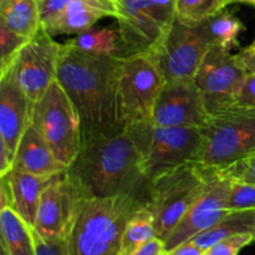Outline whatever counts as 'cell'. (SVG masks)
Segmentation results:
<instances>
[{
    "label": "cell",
    "mask_w": 255,
    "mask_h": 255,
    "mask_svg": "<svg viewBox=\"0 0 255 255\" xmlns=\"http://www.w3.org/2000/svg\"><path fill=\"white\" fill-rule=\"evenodd\" d=\"M125 56L82 51L69 41L60 55L57 81L74 104L82 139L127 128L120 102V72Z\"/></svg>",
    "instance_id": "obj_1"
},
{
    "label": "cell",
    "mask_w": 255,
    "mask_h": 255,
    "mask_svg": "<svg viewBox=\"0 0 255 255\" xmlns=\"http://www.w3.org/2000/svg\"><path fill=\"white\" fill-rule=\"evenodd\" d=\"M67 172L87 198L131 194L147 201L149 181L143 171V154L128 128L82 139Z\"/></svg>",
    "instance_id": "obj_2"
},
{
    "label": "cell",
    "mask_w": 255,
    "mask_h": 255,
    "mask_svg": "<svg viewBox=\"0 0 255 255\" xmlns=\"http://www.w3.org/2000/svg\"><path fill=\"white\" fill-rule=\"evenodd\" d=\"M143 202L131 194L85 199L67 238L70 255H119L127 222Z\"/></svg>",
    "instance_id": "obj_3"
},
{
    "label": "cell",
    "mask_w": 255,
    "mask_h": 255,
    "mask_svg": "<svg viewBox=\"0 0 255 255\" xmlns=\"http://www.w3.org/2000/svg\"><path fill=\"white\" fill-rule=\"evenodd\" d=\"M218 172L202 162H188L149 179L147 204L154 214L157 238L169 236Z\"/></svg>",
    "instance_id": "obj_4"
},
{
    "label": "cell",
    "mask_w": 255,
    "mask_h": 255,
    "mask_svg": "<svg viewBox=\"0 0 255 255\" xmlns=\"http://www.w3.org/2000/svg\"><path fill=\"white\" fill-rule=\"evenodd\" d=\"M202 128L201 162L226 168L255 152V107H231L209 116Z\"/></svg>",
    "instance_id": "obj_5"
},
{
    "label": "cell",
    "mask_w": 255,
    "mask_h": 255,
    "mask_svg": "<svg viewBox=\"0 0 255 255\" xmlns=\"http://www.w3.org/2000/svg\"><path fill=\"white\" fill-rule=\"evenodd\" d=\"M31 125L69 168L81 148L82 129L79 114L57 80L34 102Z\"/></svg>",
    "instance_id": "obj_6"
},
{
    "label": "cell",
    "mask_w": 255,
    "mask_h": 255,
    "mask_svg": "<svg viewBox=\"0 0 255 255\" xmlns=\"http://www.w3.org/2000/svg\"><path fill=\"white\" fill-rule=\"evenodd\" d=\"M164 77L156 57L138 52L124 57L120 72V102L126 127L152 122Z\"/></svg>",
    "instance_id": "obj_7"
},
{
    "label": "cell",
    "mask_w": 255,
    "mask_h": 255,
    "mask_svg": "<svg viewBox=\"0 0 255 255\" xmlns=\"http://www.w3.org/2000/svg\"><path fill=\"white\" fill-rule=\"evenodd\" d=\"M212 46L203 22L189 24L176 19L152 55L166 82L192 81Z\"/></svg>",
    "instance_id": "obj_8"
},
{
    "label": "cell",
    "mask_w": 255,
    "mask_h": 255,
    "mask_svg": "<svg viewBox=\"0 0 255 255\" xmlns=\"http://www.w3.org/2000/svg\"><path fill=\"white\" fill-rule=\"evenodd\" d=\"M62 47L64 44L55 41L54 36L41 26L20 50L11 66L4 74L9 72L30 101H37L57 80Z\"/></svg>",
    "instance_id": "obj_9"
},
{
    "label": "cell",
    "mask_w": 255,
    "mask_h": 255,
    "mask_svg": "<svg viewBox=\"0 0 255 255\" xmlns=\"http://www.w3.org/2000/svg\"><path fill=\"white\" fill-rule=\"evenodd\" d=\"M86 198L69 172L56 174L42 192L34 229L46 239H67Z\"/></svg>",
    "instance_id": "obj_10"
},
{
    "label": "cell",
    "mask_w": 255,
    "mask_h": 255,
    "mask_svg": "<svg viewBox=\"0 0 255 255\" xmlns=\"http://www.w3.org/2000/svg\"><path fill=\"white\" fill-rule=\"evenodd\" d=\"M201 127H162L152 124L144 149L143 171L149 179L188 162H201Z\"/></svg>",
    "instance_id": "obj_11"
},
{
    "label": "cell",
    "mask_w": 255,
    "mask_h": 255,
    "mask_svg": "<svg viewBox=\"0 0 255 255\" xmlns=\"http://www.w3.org/2000/svg\"><path fill=\"white\" fill-rule=\"evenodd\" d=\"M246 77L247 72L238 64L236 55L212 46L196 76L208 114L236 107Z\"/></svg>",
    "instance_id": "obj_12"
},
{
    "label": "cell",
    "mask_w": 255,
    "mask_h": 255,
    "mask_svg": "<svg viewBox=\"0 0 255 255\" xmlns=\"http://www.w3.org/2000/svg\"><path fill=\"white\" fill-rule=\"evenodd\" d=\"M231 178L219 169L218 174L208 184L201 198L189 208L176 228L164 239V249L169 254L193 237L207 231L229 213L228 196Z\"/></svg>",
    "instance_id": "obj_13"
},
{
    "label": "cell",
    "mask_w": 255,
    "mask_h": 255,
    "mask_svg": "<svg viewBox=\"0 0 255 255\" xmlns=\"http://www.w3.org/2000/svg\"><path fill=\"white\" fill-rule=\"evenodd\" d=\"M209 116L196 80L166 82L157 99L152 122L162 127H203Z\"/></svg>",
    "instance_id": "obj_14"
},
{
    "label": "cell",
    "mask_w": 255,
    "mask_h": 255,
    "mask_svg": "<svg viewBox=\"0 0 255 255\" xmlns=\"http://www.w3.org/2000/svg\"><path fill=\"white\" fill-rule=\"evenodd\" d=\"M34 102L17 87L9 72L0 75V142L14 156L22 134L31 125Z\"/></svg>",
    "instance_id": "obj_15"
},
{
    "label": "cell",
    "mask_w": 255,
    "mask_h": 255,
    "mask_svg": "<svg viewBox=\"0 0 255 255\" xmlns=\"http://www.w3.org/2000/svg\"><path fill=\"white\" fill-rule=\"evenodd\" d=\"M119 15L117 0H71L61 15L49 26L50 35L81 34L91 29L99 20Z\"/></svg>",
    "instance_id": "obj_16"
},
{
    "label": "cell",
    "mask_w": 255,
    "mask_h": 255,
    "mask_svg": "<svg viewBox=\"0 0 255 255\" xmlns=\"http://www.w3.org/2000/svg\"><path fill=\"white\" fill-rule=\"evenodd\" d=\"M12 169L40 177H54L67 171V167L57 159L41 134L30 125L20 139Z\"/></svg>",
    "instance_id": "obj_17"
},
{
    "label": "cell",
    "mask_w": 255,
    "mask_h": 255,
    "mask_svg": "<svg viewBox=\"0 0 255 255\" xmlns=\"http://www.w3.org/2000/svg\"><path fill=\"white\" fill-rule=\"evenodd\" d=\"M4 178L10 193V207L29 227L36 222L41 194L52 177H40L26 172L11 169Z\"/></svg>",
    "instance_id": "obj_18"
},
{
    "label": "cell",
    "mask_w": 255,
    "mask_h": 255,
    "mask_svg": "<svg viewBox=\"0 0 255 255\" xmlns=\"http://www.w3.org/2000/svg\"><path fill=\"white\" fill-rule=\"evenodd\" d=\"M0 236L2 255H36L32 228L11 207L1 208L0 212Z\"/></svg>",
    "instance_id": "obj_19"
},
{
    "label": "cell",
    "mask_w": 255,
    "mask_h": 255,
    "mask_svg": "<svg viewBox=\"0 0 255 255\" xmlns=\"http://www.w3.org/2000/svg\"><path fill=\"white\" fill-rule=\"evenodd\" d=\"M0 24L31 39L41 29V15L36 0H0Z\"/></svg>",
    "instance_id": "obj_20"
},
{
    "label": "cell",
    "mask_w": 255,
    "mask_h": 255,
    "mask_svg": "<svg viewBox=\"0 0 255 255\" xmlns=\"http://www.w3.org/2000/svg\"><path fill=\"white\" fill-rule=\"evenodd\" d=\"M244 233L255 234V209L229 212L222 221L207 231L197 234L188 242L207 251L223 239Z\"/></svg>",
    "instance_id": "obj_21"
},
{
    "label": "cell",
    "mask_w": 255,
    "mask_h": 255,
    "mask_svg": "<svg viewBox=\"0 0 255 255\" xmlns=\"http://www.w3.org/2000/svg\"><path fill=\"white\" fill-rule=\"evenodd\" d=\"M153 238H156L154 214L144 201L127 222L119 255H133Z\"/></svg>",
    "instance_id": "obj_22"
},
{
    "label": "cell",
    "mask_w": 255,
    "mask_h": 255,
    "mask_svg": "<svg viewBox=\"0 0 255 255\" xmlns=\"http://www.w3.org/2000/svg\"><path fill=\"white\" fill-rule=\"evenodd\" d=\"M202 22L208 32L212 45L228 52L238 46L239 35L246 30L242 20L227 10H222Z\"/></svg>",
    "instance_id": "obj_23"
},
{
    "label": "cell",
    "mask_w": 255,
    "mask_h": 255,
    "mask_svg": "<svg viewBox=\"0 0 255 255\" xmlns=\"http://www.w3.org/2000/svg\"><path fill=\"white\" fill-rule=\"evenodd\" d=\"M70 44L82 51L96 55H111V56H126L119 30L112 29H89L77 34L70 40Z\"/></svg>",
    "instance_id": "obj_24"
},
{
    "label": "cell",
    "mask_w": 255,
    "mask_h": 255,
    "mask_svg": "<svg viewBox=\"0 0 255 255\" xmlns=\"http://www.w3.org/2000/svg\"><path fill=\"white\" fill-rule=\"evenodd\" d=\"M226 7V0H177V19L198 24Z\"/></svg>",
    "instance_id": "obj_25"
},
{
    "label": "cell",
    "mask_w": 255,
    "mask_h": 255,
    "mask_svg": "<svg viewBox=\"0 0 255 255\" xmlns=\"http://www.w3.org/2000/svg\"><path fill=\"white\" fill-rule=\"evenodd\" d=\"M29 40L0 24V75L11 66L20 50Z\"/></svg>",
    "instance_id": "obj_26"
},
{
    "label": "cell",
    "mask_w": 255,
    "mask_h": 255,
    "mask_svg": "<svg viewBox=\"0 0 255 255\" xmlns=\"http://www.w3.org/2000/svg\"><path fill=\"white\" fill-rule=\"evenodd\" d=\"M228 209L229 212L255 209V184L231 179Z\"/></svg>",
    "instance_id": "obj_27"
},
{
    "label": "cell",
    "mask_w": 255,
    "mask_h": 255,
    "mask_svg": "<svg viewBox=\"0 0 255 255\" xmlns=\"http://www.w3.org/2000/svg\"><path fill=\"white\" fill-rule=\"evenodd\" d=\"M255 241V234L244 233L229 237L213 244L206 251L204 255H238L239 252Z\"/></svg>",
    "instance_id": "obj_28"
},
{
    "label": "cell",
    "mask_w": 255,
    "mask_h": 255,
    "mask_svg": "<svg viewBox=\"0 0 255 255\" xmlns=\"http://www.w3.org/2000/svg\"><path fill=\"white\" fill-rule=\"evenodd\" d=\"M219 169H222L228 178L255 184V152L226 168Z\"/></svg>",
    "instance_id": "obj_29"
},
{
    "label": "cell",
    "mask_w": 255,
    "mask_h": 255,
    "mask_svg": "<svg viewBox=\"0 0 255 255\" xmlns=\"http://www.w3.org/2000/svg\"><path fill=\"white\" fill-rule=\"evenodd\" d=\"M36 255H70L67 239H46L32 228Z\"/></svg>",
    "instance_id": "obj_30"
},
{
    "label": "cell",
    "mask_w": 255,
    "mask_h": 255,
    "mask_svg": "<svg viewBox=\"0 0 255 255\" xmlns=\"http://www.w3.org/2000/svg\"><path fill=\"white\" fill-rule=\"evenodd\" d=\"M71 0H44L40 2V15H41L42 27L49 26L64 12Z\"/></svg>",
    "instance_id": "obj_31"
},
{
    "label": "cell",
    "mask_w": 255,
    "mask_h": 255,
    "mask_svg": "<svg viewBox=\"0 0 255 255\" xmlns=\"http://www.w3.org/2000/svg\"><path fill=\"white\" fill-rule=\"evenodd\" d=\"M255 107V74L247 75L241 92L237 99L236 107Z\"/></svg>",
    "instance_id": "obj_32"
},
{
    "label": "cell",
    "mask_w": 255,
    "mask_h": 255,
    "mask_svg": "<svg viewBox=\"0 0 255 255\" xmlns=\"http://www.w3.org/2000/svg\"><path fill=\"white\" fill-rule=\"evenodd\" d=\"M237 61L241 65L242 69L247 72V75L255 74V50L251 46L242 49L238 54H236Z\"/></svg>",
    "instance_id": "obj_33"
},
{
    "label": "cell",
    "mask_w": 255,
    "mask_h": 255,
    "mask_svg": "<svg viewBox=\"0 0 255 255\" xmlns=\"http://www.w3.org/2000/svg\"><path fill=\"white\" fill-rule=\"evenodd\" d=\"M133 255H167L164 249V242L159 238H153L148 243L139 248Z\"/></svg>",
    "instance_id": "obj_34"
},
{
    "label": "cell",
    "mask_w": 255,
    "mask_h": 255,
    "mask_svg": "<svg viewBox=\"0 0 255 255\" xmlns=\"http://www.w3.org/2000/svg\"><path fill=\"white\" fill-rule=\"evenodd\" d=\"M14 167V156L10 153L7 147L0 142V177L9 173Z\"/></svg>",
    "instance_id": "obj_35"
},
{
    "label": "cell",
    "mask_w": 255,
    "mask_h": 255,
    "mask_svg": "<svg viewBox=\"0 0 255 255\" xmlns=\"http://www.w3.org/2000/svg\"><path fill=\"white\" fill-rule=\"evenodd\" d=\"M204 253H206V251L197 247L192 242H186L178 248L174 249L172 253H169V255H204Z\"/></svg>",
    "instance_id": "obj_36"
},
{
    "label": "cell",
    "mask_w": 255,
    "mask_h": 255,
    "mask_svg": "<svg viewBox=\"0 0 255 255\" xmlns=\"http://www.w3.org/2000/svg\"><path fill=\"white\" fill-rule=\"evenodd\" d=\"M227 6L231 4H253L255 5V0H226Z\"/></svg>",
    "instance_id": "obj_37"
},
{
    "label": "cell",
    "mask_w": 255,
    "mask_h": 255,
    "mask_svg": "<svg viewBox=\"0 0 255 255\" xmlns=\"http://www.w3.org/2000/svg\"><path fill=\"white\" fill-rule=\"evenodd\" d=\"M249 46H251V47H252V49H254V50H255V39H254V41H253V42H252V44H251V45H249Z\"/></svg>",
    "instance_id": "obj_38"
},
{
    "label": "cell",
    "mask_w": 255,
    "mask_h": 255,
    "mask_svg": "<svg viewBox=\"0 0 255 255\" xmlns=\"http://www.w3.org/2000/svg\"><path fill=\"white\" fill-rule=\"evenodd\" d=\"M36 1L39 2V4H40V2H42V1H44V0H36Z\"/></svg>",
    "instance_id": "obj_39"
},
{
    "label": "cell",
    "mask_w": 255,
    "mask_h": 255,
    "mask_svg": "<svg viewBox=\"0 0 255 255\" xmlns=\"http://www.w3.org/2000/svg\"><path fill=\"white\" fill-rule=\"evenodd\" d=\"M167 255H169V254H167Z\"/></svg>",
    "instance_id": "obj_40"
}]
</instances>
